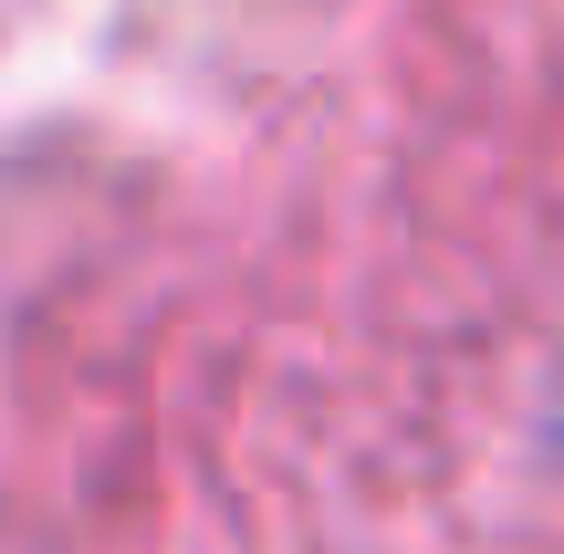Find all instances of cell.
Wrapping results in <instances>:
<instances>
[{"label": "cell", "instance_id": "6da1fadb", "mask_svg": "<svg viewBox=\"0 0 564 554\" xmlns=\"http://www.w3.org/2000/svg\"><path fill=\"white\" fill-rule=\"evenodd\" d=\"M554 450H564V419H554Z\"/></svg>", "mask_w": 564, "mask_h": 554}]
</instances>
